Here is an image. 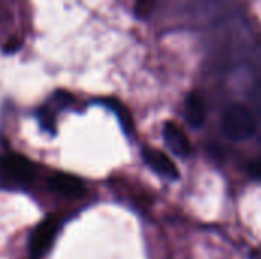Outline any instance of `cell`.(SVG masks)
I'll return each mask as SVG.
<instances>
[{"mask_svg": "<svg viewBox=\"0 0 261 259\" xmlns=\"http://www.w3.org/2000/svg\"><path fill=\"white\" fill-rule=\"evenodd\" d=\"M257 122L252 113L240 105L234 104L228 107L222 116V131L231 140H246L254 136Z\"/></svg>", "mask_w": 261, "mask_h": 259, "instance_id": "obj_1", "label": "cell"}, {"mask_svg": "<svg viewBox=\"0 0 261 259\" xmlns=\"http://www.w3.org/2000/svg\"><path fill=\"white\" fill-rule=\"evenodd\" d=\"M58 227H60V224H58L57 218H47L41 224H38V227L34 231L31 241H29V252H31L32 258L40 259L47 252V249L54 243Z\"/></svg>", "mask_w": 261, "mask_h": 259, "instance_id": "obj_2", "label": "cell"}, {"mask_svg": "<svg viewBox=\"0 0 261 259\" xmlns=\"http://www.w3.org/2000/svg\"><path fill=\"white\" fill-rule=\"evenodd\" d=\"M2 168L5 174L18 182V183H29L34 179V165L24 156L11 153L2 159Z\"/></svg>", "mask_w": 261, "mask_h": 259, "instance_id": "obj_3", "label": "cell"}, {"mask_svg": "<svg viewBox=\"0 0 261 259\" xmlns=\"http://www.w3.org/2000/svg\"><path fill=\"white\" fill-rule=\"evenodd\" d=\"M142 157L145 160V163L156 171L159 176L167 177L170 180H177L179 179V169L174 165V162L162 151L154 150V148H148L145 147L142 150Z\"/></svg>", "mask_w": 261, "mask_h": 259, "instance_id": "obj_4", "label": "cell"}, {"mask_svg": "<svg viewBox=\"0 0 261 259\" xmlns=\"http://www.w3.org/2000/svg\"><path fill=\"white\" fill-rule=\"evenodd\" d=\"M164 139L167 147L177 156L187 157L191 153V143L187 133L174 122H167L164 125Z\"/></svg>", "mask_w": 261, "mask_h": 259, "instance_id": "obj_5", "label": "cell"}, {"mask_svg": "<svg viewBox=\"0 0 261 259\" xmlns=\"http://www.w3.org/2000/svg\"><path fill=\"white\" fill-rule=\"evenodd\" d=\"M49 186L54 192L64 195V197H72V198H78V197L84 195V192H86L84 183L78 177H73L69 174L52 176L49 180Z\"/></svg>", "mask_w": 261, "mask_h": 259, "instance_id": "obj_6", "label": "cell"}, {"mask_svg": "<svg viewBox=\"0 0 261 259\" xmlns=\"http://www.w3.org/2000/svg\"><path fill=\"white\" fill-rule=\"evenodd\" d=\"M185 118L190 122V125L194 127V128H199L205 122L206 108H205L203 99L196 92H193V93H190L187 96V101H185Z\"/></svg>", "mask_w": 261, "mask_h": 259, "instance_id": "obj_7", "label": "cell"}, {"mask_svg": "<svg viewBox=\"0 0 261 259\" xmlns=\"http://www.w3.org/2000/svg\"><path fill=\"white\" fill-rule=\"evenodd\" d=\"M104 104L118 116V119H119L121 127L124 128V131H125L127 134L132 133L135 125H133V118H132L130 111L127 110V107H125L124 104H121L119 101H116V99H106Z\"/></svg>", "mask_w": 261, "mask_h": 259, "instance_id": "obj_8", "label": "cell"}, {"mask_svg": "<svg viewBox=\"0 0 261 259\" xmlns=\"http://www.w3.org/2000/svg\"><path fill=\"white\" fill-rule=\"evenodd\" d=\"M37 116H38V121L43 125V128L47 130V131H50V133H54V124H55V121H54V116L49 113V110L40 108L38 113H37Z\"/></svg>", "mask_w": 261, "mask_h": 259, "instance_id": "obj_9", "label": "cell"}, {"mask_svg": "<svg viewBox=\"0 0 261 259\" xmlns=\"http://www.w3.org/2000/svg\"><path fill=\"white\" fill-rule=\"evenodd\" d=\"M154 8V0H138L136 2V8H135V12L138 17H148L150 12L153 11Z\"/></svg>", "mask_w": 261, "mask_h": 259, "instance_id": "obj_10", "label": "cell"}, {"mask_svg": "<svg viewBox=\"0 0 261 259\" xmlns=\"http://www.w3.org/2000/svg\"><path fill=\"white\" fill-rule=\"evenodd\" d=\"M248 171L251 176L257 177V179H261V160H257V162H252L249 166H248Z\"/></svg>", "mask_w": 261, "mask_h": 259, "instance_id": "obj_11", "label": "cell"}]
</instances>
